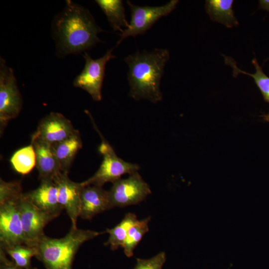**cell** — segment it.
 <instances>
[{"label": "cell", "mask_w": 269, "mask_h": 269, "mask_svg": "<svg viewBox=\"0 0 269 269\" xmlns=\"http://www.w3.org/2000/svg\"><path fill=\"white\" fill-rule=\"evenodd\" d=\"M24 194L38 208L55 217L63 209L59 203L58 189L53 179H42L37 188Z\"/></svg>", "instance_id": "obj_13"}, {"label": "cell", "mask_w": 269, "mask_h": 269, "mask_svg": "<svg viewBox=\"0 0 269 269\" xmlns=\"http://www.w3.org/2000/svg\"></svg>", "instance_id": "obj_29"}, {"label": "cell", "mask_w": 269, "mask_h": 269, "mask_svg": "<svg viewBox=\"0 0 269 269\" xmlns=\"http://www.w3.org/2000/svg\"><path fill=\"white\" fill-rule=\"evenodd\" d=\"M0 260L2 263L0 269H18L15 265H12L6 259L3 250L0 249Z\"/></svg>", "instance_id": "obj_26"}, {"label": "cell", "mask_w": 269, "mask_h": 269, "mask_svg": "<svg viewBox=\"0 0 269 269\" xmlns=\"http://www.w3.org/2000/svg\"><path fill=\"white\" fill-rule=\"evenodd\" d=\"M2 249L11 257L14 265L18 268L28 269L31 258L37 254L35 247L24 244H18Z\"/></svg>", "instance_id": "obj_23"}, {"label": "cell", "mask_w": 269, "mask_h": 269, "mask_svg": "<svg viewBox=\"0 0 269 269\" xmlns=\"http://www.w3.org/2000/svg\"><path fill=\"white\" fill-rule=\"evenodd\" d=\"M22 107V99L12 69L0 59V122L4 127L15 118Z\"/></svg>", "instance_id": "obj_6"}, {"label": "cell", "mask_w": 269, "mask_h": 269, "mask_svg": "<svg viewBox=\"0 0 269 269\" xmlns=\"http://www.w3.org/2000/svg\"><path fill=\"white\" fill-rule=\"evenodd\" d=\"M112 208L108 191L93 185L83 187L81 193V218L90 220L95 215Z\"/></svg>", "instance_id": "obj_14"}, {"label": "cell", "mask_w": 269, "mask_h": 269, "mask_svg": "<svg viewBox=\"0 0 269 269\" xmlns=\"http://www.w3.org/2000/svg\"><path fill=\"white\" fill-rule=\"evenodd\" d=\"M165 261V253L161 252L148 259H137L134 269H162Z\"/></svg>", "instance_id": "obj_25"}, {"label": "cell", "mask_w": 269, "mask_h": 269, "mask_svg": "<svg viewBox=\"0 0 269 269\" xmlns=\"http://www.w3.org/2000/svg\"><path fill=\"white\" fill-rule=\"evenodd\" d=\"M150 217L143 220H138L136 224L130 229L127 236L122 245L126 256L131 257L134 251L142 238L144 234L148 231V223Z\"/></svg>", "instance_id": "obj_22"}, {"label": "cell", "mask_w": 269, "mask_h": 269, "mask_svg": "<svg viewBox=\"0 0 269 269\" xmlns=\"http://www.w3.org/2000/svg\"><path fill=\"white\" fill-rule=\"evenodd\" d=\"M52 31L60 57L77 54L101 42L98 33L104 31L97 25L90 11L70 0L55 16Z\"/></svg>", "instance_id": "obj_1"}, {"label": "cell", "mask_w": 269, "mask_h": 269, "mask_svg": "<svg viewBox=\"0 0 269 269\" xmlns=\"http://www.w3.org/2000/svg\"><path fill=\"white\" fill-rule=\"evenodd\" d=\"M25 238V245L35 247L45 235L46 224L56 218L36 207L24 194L16 201Z\"/></svg>", "instance_id": "obj_8"}, {"label": "cell", "mask_w": 269, "mask_h": 269, "mask_svg": "<svg viewBox=\"0 0 269 269\" xmlns=\"http://www.w3.org/2000/svg\"><path fill=\"white\" fill-rule=\"evenodd\" d=\"M138 220L134 213L126 214L122 221L112 229H107L105 231L109 234L105 245L110 246L112 250L115 251L122 245L131 227Z\"/></svg>", "instance_id": "obj_20"}, {"label": "cell", "mask_w": 269, "mask_h": 269, "mask_svg": "<svg viewBox=\"0 0 269 269\" xmlns=\"http://www.w3.org/2000/svg\"><path fill=\"white\" fill-rule=\"evenodd\" d=\"M76 130L62 114L52 112L41 119L31 139H39L53 145L67 138Z\"/></svg>", "instance_id": "obj_12"}, {"label": "cell", "mask_w": 269, "mask_h": 269, "mask_svg": "<svg viewBox=\"0 0 269 269\" xmlns=\"http://www.w3.org/2000/svg\"><path fill=\"white\" fill-rule=\"evenodd\" d=\"M95 2L104 12L114 30L122 33L129 26L123 0H96Z\"/></svg>", "instance_id": "obj_18"}, {"label": "cell", "mask_w": 269, "mask_h": 269, "mask_svg": "<svg viewBox=\"0 0 269 269\" xmlns=\"http://www.w3.org/2000/svg\"><path fill=\"white\" fill-rule=\"evenodd\" d=\"M23 194L19 181L6 182L0 179V204L9 200H17Z\"/></svg>", "instance_id": "obj_24"}, {"label": "cell", "mask_w": 269, "mask_h": 269, "mask_svg": "<svg viewBox=\"0 0 269 269\" xmlns=\"http://www.w3.org/2000/svg\"><path fill=\"white\" fill-rule=\"evenodd\" d=\"M58 189L59 203L69 217L71 227L77 228V221L80 216L81 193L84 186L81 183L72 181L68 173L59 172L53 178Z\"/></svg>", "instance_id": "obj_11"}, {"label": "cell", "mask_w": 269, "mask_h": 269, "mask_svg": "<svg viewBox=\"0 0 269 269\" xmlns=\"http://www.w3.org/2000/svg\"><path fill=\"white\" fill-rule=\"evenodd\" d=\"M114 48L110 49L101 57L93 59L86 52L83 55L85 64L82 71L75 78L74 87L87 92L96 101L102 100V88L105 77V68L110 60L115 58L112 54Z\"/></svg>", "instance_id": "obj_7"}, {"label": "cell", "mask_w": 269, "mask_h": 269, "mask_svg": "<svg viewBox=\"0 0 269 269\" xmlns=\"http://www.w3.org/2000/svg\"><path fill=\"white\" fill-rule=\"evenodd\" d=\"M169 57V51L163 48L137 51L125 57V62L129 68L130 97L136 101L148 100L153 103L160 101L162 93L160 83Z\"/></svg>", "instance_id": "obj_2"}, {"label": "cell", "mask_w": 269, "mask_h": 269, "mask_svg": "<svg viewBox=\"0 0 269 269\" xmlns=\"http://www.w3.org/2000/svg\"><path fill=\"white\" fill-rule=\"evenodd\" d=\"M223 56L224 57L226 64L232 67L234 77H237L240 73L252 77L261 91L264 100L267 102L269 103V77L264 73L257 60L254 58L252 61L256 69V72L254 73H250L239 68L236 62L232 58L225 55Z\"/></svg>", "instance_id": "obj_19"}, {"label": "cell", "mask_w": 269, "mask_h": 269, "mask_svg": "<svg viewBox=\"0 0 269 269\" xmlns=\"http://www.w3.org/2000/svg\"><path fill=\"white\" fill-rule=\"evenodd\" d=\"M105 233L71 227L66 235L61 238L44 235L35 247V257L46 269H72L74 257L81 245Z\"/></svg>", "instance_id": "obj_3"}, {"label": "cell", "mask_w": 269, "mask_h": 269, "mask_svg": "<svg viewBox=\"0 0 269 269\" xmlns=\"http://www.w3.org/2000/svg\"><path fill=\"white\" fill-rule=\"evenodd\" d=\"M0 204V248L25 245V238L16 201Z\"/></svg>", "instance_id": "obj_10"}, {"label": "cell", "mask_w": 269, "mask_h": 269, "mask_svg": "<svg viewBox=\"0 0 269 269\" xmlns=\"http://www.w3.org/2000/svg\"><path fill=\"white\" fill-rule=\"evenodd\" d=\"M13 169L22 175L29 173L36 165V156L33 145L30 144L16 151L10 159Z\"/></svg>", "instance_id": "obj_21"}, {"label": "cell", "mask_w": 269, "mask_h": 269, "mask_svg": "<svg viewBox=\"0 0 269 269\" xmlns=\"http://www.w3.org/2000/svg\"><path fill=\"white\" fill-rule=\"evenodd\" d=\"M232 0H207L205 9L210 18L228 28L238 25L233 9Z\"/></svg>", "instance_id": "obj_17"}, {"label": "cell", "mask_w": 269, "mask_h": 269, "mask_svg": "<svg viewBox=\"0 0 269 269\" xmlns=\"http://www.w3.org/2000/svg\"><path fill=\"white\" fill-rule=\"evenodd\" d=\"M98 150L103 155L102 162L92 176L81 182L84 186L93 185L102 187L107 182L113 183L121 179L122 175L131 174L137 172L139 169L138 164L125 161L118 157L103 137Z\"/></svg>", "instance_id": "obj_4"}, {"label": "cell", "mask_w": 269, "mask_h": 269, "mask_svg": "<svg viewBox=\"0 0 269 269\" xmlns=\"http://www.w3.org/2000/svg\"><path fill=\"white\" fill-rule=\"evenodd\" d=\"M151 193L149 185L138 172L130 174L126 179L113 183L108 191L112 207H124L142 201Z\"/></svg>", "instance_id": "obj_9"}, {"label": "cell", "mask_w": 269, "mask_h": 269, "mask_svg": "<svg viewBox=\"0 0 269 269\" xmlns=\"http://www.w3.org/2000/svg\"><path fill=\"white\" fill-rule=\"evenodd\" d=\"M259 3L261 8L269 12V0H261Z\"/></svg>", "instance_id": "obj_27"}, {"label": "cell", "mask_w": 269, "mask_h": 269, "mask_svg": "<svg viewBox=\"0 0 269 269\" xmlns=\"http://www.w3.org/2000/svg\"><path fill=\"white\" fill-rule=\"evenodd\" d=\"M263 118L265 121L269 122V112L264 115Z\"/></svg>", "instance_id": "obj_28"}, {"label": "cell", "mask_w": 269, "mask_h": 269, "mask_svg": "<svg viewBox=\"0 0 269 269\" xmlns=\"http://www.w3.org/2000/svg\"><path fill=\"white\" fill-rule=\"evenodd\" d=\"M36 156L39 179H52L61 172L51 144L39 139H31Z\"/></svg>", "instance_id": "obj_15"}, {"label": "cell", "mask_w": 269, "mask_h": 269, "mask_svg": "<svg viewBox=\"0 0 269 269\" xmlns=\"http://www.w3.org/2000/svg\"><path fill=\"white\" fill-rule=\"evenodd\" d=\"M62 172L68 173L73 161L82 147V141L78 130L69 137L52 145Z\"/></svg>", "instance_id": "obj_16"}, {"label": "cell", "mask_w": 269, "mask_h": 269, "mask_svg": "<svg viewBox=\"0 0 269 269\" xmlns=\"http://www.w3.org/2000/svg\"><path fill=\"white\" fill-rule=\"evenodd\" d=\"M127 3L131 11V19L129 26L121 34L116 46L129 36L144 34L158 20L171 12L178 0H171L160 6H139L130 0H127Z\"/></svg>", "instance_id": "obj_5"}]
</instances>
